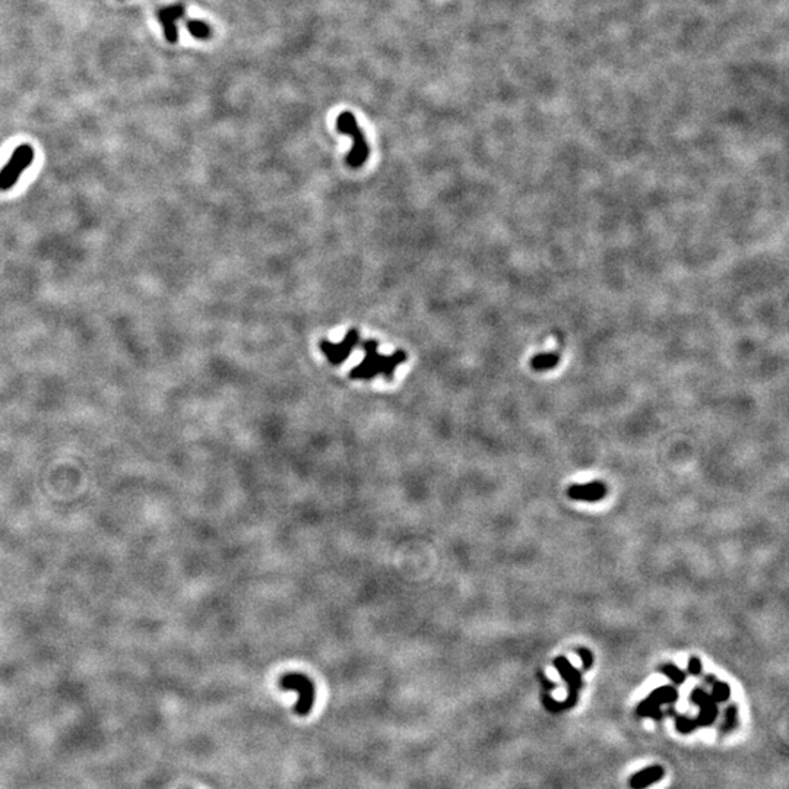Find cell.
Wrapping results in <instances>:
<instances>
[{
    "label": "cell",
    "mask_w": 789,
    "mask_h": 789,
    "mask_svg": "<svg viewBox=\"0 0 789 789\" xmlns=\"http://www.w3.org/2000/svg\"><path fill=\"white\" fill-rule=\"evenodd\" d=\"M359 344V333L357 329H350L340 344H333L328 340H322L319 346L322 354L328 358V362L333 366L342 364L348 357L351 355L354 348Z\"/></svg>",
    "instance_id": "cell-5"
},
{
    "label": "cell",
    "mask_w": 789,
    "mask_h": 789,
    "mask_svg": "<svg viewBox=\"0 0 789 789\" xmlns=\"http://www.w3.org/2000/svg\"><path fill=\"white\" fill-rule=\"evenodd\" d=\"M336 131L342 135L353 137V148L345 161L351 168H359L368 159L370 146L366 141L364 133L359 129L355 115L351 111H342L336 119Z\"/></svg>",
    "instance_id": "cell-2"
},
{
    "label": "cell",
    "mask_w": 789,
    "mask_h": 789,
    "mask_svg": "<svg viewBox=\"0 0 789 789\" xmlns=\"http://www.w3.org/2000/svg\"><path fill=\"white\" fill-rule=\"evenodd\" d=\"M280 686L282 690L294 691L297 694V703L294 711L298 716H307L316 700V687L306 674L301 672H288L284 674L280 680Z\"/></svg>",
    "instance_id": "cell-3"
},
{
    "label": "cell",
    "mask_w": 789,
    "mask_h": 789,
    "mask_svg": "<svg viewBox=\"0 0 789 789\" xmlns=\"http://www.w3.org/2000/svg\"><path fill=\"white\" fill-rule=\"evenodd\" d=\"M186 28H188L190 36L193 38H197V40H210L212 36L211 27L201 19L186 21Z\"/></svg>",
    "instance_id": "cell-8"
},
{
    "label": "cell",
    "mask_w": 789,
    "mask_h": 789,
    "mask_svg": "<svg viewBox=\"0 0 789 789\" xmlns=\"http://www.w3.org/2000/svg\"><path fill=\"white\" fill-rule=\"evenodd\" d=\"M34 161V149L31 145L24 144L19 145L12 157L8 161V164L0 170V190H9L21 179L22 173H24Z\"/></svg>",
    "instance_id": "cell-4"
},
{
    "label": "cell",
    "mask_w": 789,
    "mask_h": 789,
    "mask_svg": "<svg viewBox=\"0 0 789 789\" xmlns=\"http://www.w3.org/2000/svg\"><path fill=\"white\" fill-rule=\"evenodd\" d=\"M186 15V8L180 3L170 5L166 8H161L157 10V19L164 30V36L168 43H177L179 40V30L176 22Z\"/></svg>",
    "instance_id": "cell-6"
},
{
    "label": "cell",
    "mask_w": 789,
    "mask_h": 789,
    "mask_svg": "<svg viewBox=\"0 0 789 789\" xmlns=\"http://www.w3.org/2000/svg\"><path fill=\"white\" fill-rule=\"evenodd\" d=\"M364 359L350 371V377L354 380H371L383 376L388 381L393 379L394 370L407 362V353L398 350L392 355H381L379 353V344L375 340H367L363 344Z\"/></svg>",
    "instance_id": "cell-1"
},
{
    "label": "cell",
    "mask_w": 789,
    "mask_h": 789,
    "mask_svg": "<svg viewBox=\"0 0 789 789\" xmlns=\"http://www.w3.org/2000/svg\"><path fill=\"white\" fill-rule=\"evenodd\" d=\"M663 776H664V769L659 768V766H652V768H647L639 773H636L632 777L630 785L633 789H643L649 785H652L658 779H660Z\"/></svg>",
    "instance_id": "cell-7"
}]
</instances>
